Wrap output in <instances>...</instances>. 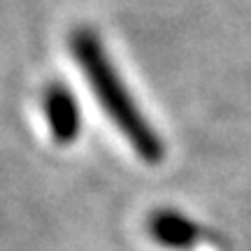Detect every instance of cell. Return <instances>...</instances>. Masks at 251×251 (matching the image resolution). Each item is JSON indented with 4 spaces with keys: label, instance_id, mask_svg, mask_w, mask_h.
Returning a JSON list of instances; mask_svg holds the SVG:
<instances>
[{
    "label": "cell",
    "instance_id": "obj_1",
    "mask_svg": "<svg viewBox=\"0 0 251 251\" xmlns=\"http://www.w3.org/2000/svg\"><path fill=\"white\" fill-rule=\"evenodd\" d=\"M68 45L72 61L86 79L96 102L102 107L114 128L124 135L135 156L149 165H158L165 158V142L156 133L151 121L144 117L142 107L135 102L133 91L128 89L121 72L117 70L98 33L86 26L75 28Z\"/></svg>",
    "mask_w": 251,
    "mask_h": 251
},
{
    "label": "cell",
    "instance_id": "obj_2",
    "mask_svg": "<svg viewBox=\"0 0 251 251\" xmlns=\"http://www.w3.org/2000/svg\"><path fill=\"white\" fill-rule=\"evenodd\" d=\"M42 114L49 133L58 144H72L79 137L81 114L72 91L63 84H49L42 93Z\"/></svg>",
    "mask_w": 251,
    "mask_h": 251
},
{
    "label": "cell",
    "instance_id": "obj_3",
    "mask_svg": "<svg viewBox=\"0 0 251 251\" xmlns=\"http://www.w3.org/2000/svg\"><path fill=\"white\" fill-rule=\"evenodd\" d=\"M149 233L168 249H191L200 242V226L175 209H158L149 216Z\"/></svg>",
    "mask_w": 251,
    "mask_h": 251
}]
</instances>
